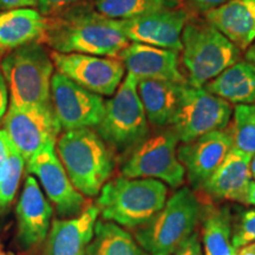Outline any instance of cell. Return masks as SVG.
Returning a JSON list of instances; mask_svg holds the SVG:
<instances>
[{"instance_id": "1", "label": "cell", "mask_w": 255, "mask_h": 255, "mask_svg": "<svg viewBox=\"0 0 255 255\" xmlns=\"http://www.w3.org/2000/svg\"><path fill=\"white\" fill-rule=\"evenodd\" d=\"M41 41L60 53L119 57L129 45L120 20L107 18L84 4L46 18Z\"/></svg>"}, {"instance_id": "2", "label": "cell", "mask_w": 255, "mask_h": 255, "mask_svg": "<svg viewBox=\"0 0 255 255\" xmlns=\"http://www.w3.org/2000/svg\"><path fill=\"white\" fill-rule=\"evenodd\" d=\"M167 196L162 181L122 176L104 184L96 206L104 221L133 229L150 221L164 207Z\"/></svg>"}, {"instance_id": "3", "label": "cell", "mask_w": 255, "mask_h": 255, "mask_svg": "<svg viewBox=\"0 0 255 255\" xmlns=\"http://www.w3.org/2000/svg\"><path fill=\"white\" fill-rule=\"evenodd\" d=\"M57 154L73 186L87 196L98 195L113 175V152L91 128L63 132Z\"/></svg>"}, {"instance_id": "4", "label": "cell", "mask_w": 255, "mask_h": 255, "mask_svg": "<svg viewBox=\"0 0 255 255\" xmlns=\"http://www.w3.org/2000/svg\"><path fill=\"white\" fill-rule=\"evenodd\" d=\"M202 207L189 188H181L163 208L136 229L135 240L149 255H173L196 232Z\"/></svg>"}, {"instance_id": "5", "label": "cell", "mask_w": 255, "mask_h": 255, "mask_svg": "<svg viewBox=\"0 0 255 255\" xmlns=\"http://www.w3.org/2000/svg\"><path fill=\"white\" fill-rule=\"evenodd\" d=\"M9 90V104L17 107L51 104V79L55 64L39 41L8 52L0 62Z\"/></svg>"}, {"instance_id": "6", "label": "cell", "mask_w": 255, "mask_h": 255, "mask_svg": "<svg viewBox=\"0 0 255 255\" xmlns=\"http://www.w3.org/2000/svg\"><path fill=\"white\" fill-rule=\"evenodd\" d=\"M138 79L128 73L111 100L96 131L105 144L119 154L131 152L149 136V122L138 95Z\"/></svg>"}, {"instance_id": "7", "label": "cell", "mask_w": 255, "mask_h": 255, "mask_svg": "<svg viewBox=\"0 0 255 255\" xmlns=\"http://www.w3.org/2000/svg\"><path fill=\"white\" fill-rule=\"evenodd\" d=\"M182 62L190 87L202 88L239 60L240 50L207 23H187L182 32Z\"/></svg>"}, {"instance_id": "8", "label": "cell", "mask_w": 255, "mask_h": 255, "mask_svg": "<svg viewBox=\"0 0 255 255\" xmlns=\"http://www.w3.org/2000/svg\"><path fill=\"white\" fill-rule=\"evenodd\" d=\"M178 137L173 129L148 136L128 156L122 175L129 178H154L177 188L183 183L186 169L177 156Z\"/></svg>"}, {"instance_id": "9", "label": "cell", "mask_w": 255, "mask_h": 255, "mask_svg": "<svg viewBox=\"0 0 255 255\" xmlns=\"http://www.w3.org/2000/svg\"><path fill=\"white\" fill-rule=\"evenodd\" d=\"M231 117L229 102L210 94L206 88L186 84L181 91L171 126L178 141L188 143L206 133L225 129Z\"/></svg>"}, {"instance_id": "10", "label": "cell", "mask_w": 255, "mask_h": 255, "mask_svg": "<svg viewBox=\"0 0 255 255\" xmlns=\"http://www.w3.org/2000/svg\"><path fill=\"white\" fill-rule=\"evenodd\" d=\"M12 145L27 162L43 146L56 144L60 130L52 104L17 107L9 104L2 120Z\"/></svg>"}, {"instance_id": "11", "label": "cell", "mask_w": 255, "mask_h": 255, "mask_svg": "<svg viewBox=\"0 0 255 255\" xmlns=\"http://www.w3.org/2000/svg\"><path fill=\"white\" fill-rule=\"evenodd\" d=\"M51 104L60 128L65 131L96 128L105 111L102 96L87 90L58 71L51 79Z\"/></svg>"}, {"instance_id": "12", "label": "cell", "mask_w": 255, "mask_h": 255, "mask_svg": "<svg viewBox=\"0 0 255 255\" xmlns=\"http://www.w3.org/2000/svg\"><path fill=\"white\" fill-rule=\"evenodd\" d=\"M50 56L58 72L94 94L113 96L122 84L126 66L116 57L57 51H52Z\"/></svg>"}, {"instance_id": "13", "label": "cell", "mask_w": 255, "mask_h": 255, "mask_svg": "<svg viewBox=\"0 0 255 255\" xmlns=\"http://www.w3.org/2000/svg\"><path fill=\"white\" fill-rule=\"evenodd\" d=\"M55 145L43 146L32 156L26 162L27 173L39 180L59 216L75 218L84 210L85 199L70 181L58 154L55 151Z\"/></svg>"}, {"instance_id": "14", "label": "cell", "mask_w": 255, "mask_h": 255, "mask_svg": "<svg viewBox=\"0 0 255 255\" xmlns=\"http://www.w3.org/2000/svg\"><path fill=\"white\" fill-rule=\"evenodd\" d=\"M189 14L180 7L164 8L129 20H120L127 38L136 43L182 51V32Z\"/></svg>"}, {"instance_id": "15", "label": "cell", "mask_w": 255, "mask_h": 255, "mask_svg": "<svg viewBox=\"0 0 255 255\" xmlns=\"http://www.w3.org/2000/svg\"><path fill=\"white\" fill-rule=\"evenodd\" d=\"M229 133L219 130L183 143L177 149V156L186 169L191 187L201 189L233 148Z\"/></svg>"}, {"instance_id": "16", "label": "cell", "mask_w": 255, "mask_h": 255, "mask_svg": "<svg viewBox=\"0 0 255 255\" xmlns=\"http://www.w3.org/2000/svg\"><path fill=\"white\" fill-rule=\"evenodd\" d=\"M52 206L44 196L37 180L28 174L17 205L18 241L31 248L45 240L51 227Z\"/></svg>"}, {"instance_id": "17", "label": "cell", "mask_w": 255, "mask_h": 255, "mask_svg": "<svg viewBox=\"0 0 255 255\" xmlns=\"http://www.w3.org/2000/svg\"><path fill=\"white\" fill-rule=\"evenodd\" d=\"M119 58L122 60L128 73H131L138 81L158 79L188 84L178 69L176 51L132 41L120 53Z\"/></svg>"}, {"instance_id": "18", "label": "cell", "mask_w": 255, "mask_h": 255, "mask_svg": "<svg viewBox=\"0 0 255 255\" xmlns=\"http://www.w3.org/2000/svg\"><path fill=\"white\" fill-rule=\"evenodd\" d=\"M100 215L97 206H89L70 219H55L47 234L44 255H85L94 238Z\"/></svg>"}, {"instance_id": "19", "label": "cell", "mask_w": 255, "mask_h": 255, "mask_svg": "<svg viewBox=\"0 0 255 255\" xmlns=\"http://www.w3.org/2000/svg\"><path fill=\"white\" fill-rule=\"evenodd\" d=\"M252 158L253 156L233 146L201 190L214 200H233L245 203L253 177Z\"/></svg>"}, {"instance_id": "20", "label": "cell", "mask_w": 255, "mask_h": 255, "mask_svg": "<svg viewBox=\"0 0 255 255\" xmlns=\"http://www.w3.org/2000/svg\"><path fill=\"white\" fill-rule=\"evenodd\" d=\"M205 15L206 20L239 50H246L254 43L255 0H229Z\"/></svg>"}, {"instance_id": "21", "label": "cell", "mask_w": 255, "mask_h": 255, "mask_svg": "<svg viewBox=\"0 0 255 255\" xmlns=\"http://www.w3.org/2000/svg\"><path fill=\"white\" fill-rule=\"evenodd\" d=\"M183 85L158 79H139L137 89L148 122L157 128L171 126Z\"/></svg>"}, {"instance_id": "22", "label": "cell", "mask_w": 255, "mask_h": 255, "mask_svg": "<svg viewBox=\"0 0 255 255\" xmlns=\"http://www.w3.org/2000/svg\"><path fill=\"white\" fill-rule=\"evenodd\" d=\"M46 18L33 8H13L0 13V49L14 50L40 40Z\"/></svg>"}, {"instance_id": "23", "label": "cell", "mask_w": 255, "mask_h": 255, "mask_svg": "<svg viewBox=\"0 0 255 255\" xmlns=\"http://www.w3.org/2000/svg\"><path fill=\"white\" fill-rule=\"evenodd\" d=\"M206 90L235 104L255 103V64L237 62L207 84Z\"/></svg>"}, {"instance_id": "24", "label": "cell", "mask_w": 255, "mask_h": 255, "mask_svg": "<svg viewBox=\"0 0 255 255\" xmlns=\"http://www.w3.org/2000/svg\"><path fill=\"white\" fill-rule=\"evenodd\" d=\"M203 255H237L232 245L233 218L227 207L216 208L206 207L202 209Z\"/></svg>"}, {"instance_id": "25", "label": "cell", "mask_w": 255, "mask_h": 255, "mask_svg": "<svg viewBox=\"0 0 255 255\" xmlns=\"http://www.w3.org/2000/svg\"><path fill=\"white\" fill-rule=\"evenodd\" d=\"M85 255H149L130 233L109 221H97Z\"/></svg>"}, {"instance_id": "26", "label": "cell", "mask_w": 255, "mask_h": 255, "mask_svg": "<svg viewBox=\"0 0 255 255\" xmlns=\"http://www.w3.org/2000/svg\"><path fill=\"white\" fill-rule=\"evenodd\" d=\"M178 7V0H95L94 8L114 20H129L142 15Z\"/></svg>"}, {"instance_id": "27", "label": "cell", "mask_w": 255, "mask_h": 255, "mask_svg": "<svg viewBox=\"0 0 255 255\" xmlns=\"http://www.w3.org/2000/svg\"><path fill=\"white\" fill-rule=\"evenodd\" d=\"M233 145L246 154L255 155V104H238L234 110Z\"/></svg>"}, {"instance_id": "28", "label": "cell", "mask_w": 255, "mask_h": 255, "mask_svg": "<svg viewBox=\"0 0 255 255\" xmlns=\"http://www.w3.org/2000/svg\"><path fill=\"white\" fill-rule=\"evenodd\" d=\"M24 164L25 159L23 156L19 154L17 149L11 143L8 174L5 180L0 182V214L9 208V206L13 202L24 171Z\"/></svg>"}, {"instance_id": "29", "label": "cell", "mask_w": 255, "mask_h": 255, "mask_svg": "<svg viewBox=\"0 0 255 255\" xmlns=\"http://www.w3.org/2000/svg\"><path fill=\"white\" fill-rule=\"evenodd\" d=\"M255 242V209L244 212L233 229L232 245L235 250Z\"/></svg>"}, {"instance_id": "30", "label": "cell", "mask_w": 255, "mask_h": 255, "mask_svg": "<svg viewBox=\"0 0 255 255\" xmlns=\"http://www.w3.org/2000/svg\"><path fill=\"white\" fill-rule=\"evenodd\" d=\"M87 1L88 0H37V6L39 13L49 18Z\"/></svg>"}, {"instance_id": "31", "label": "cell", "mask_w": 255, "mask_h": 255, "mask_svg": "<svg viewBox=\"0 0 255 255\" xmlns=\"http://www.w3.org/2000/svg\"><path fill=\"white\" fill-rule=\"evenodd\" d=\"M9 152H11V141L4 129H0V182L4 181L8 174Z\"/></svg>"}, {"instance_id": "32", "label": "cell", "mask_w": 255, "mask_h": 255, "mask_svg": "<svg viewBox=\"0 0 255 255\" xmlns=\"http://www.w3.org/2000/svg\"><path fill=\"white\" fill-rule=\"evenodd\" d=\"M173 255H203L199 233L194 232Z\"/></svg>"}, {"instance_id": "33", "label": "cell", "mask_w": 255, "mask_h": 255, "mask_svg": "<svg viewBox=\"0 0 255 255\" xmlns=\"http://www.w3.org/2000/svg\"><path fill=\"white\" fill-rule=\"evenodd\" d=\"M8 105V91H7V83L4 77L1 69H0V121L4 119V116L7 113Z\"/></svg>"}, {"instance_id": "34", "label": "cell", "mask_w": 255, "mask_h": 255, "mask_svg": "<svg viewBox=\"0 0 255 255\" xmlns=\"http://www.w3.org/2000/svg\"><path fill=\"white\" fill-rule=\"evenodd\" d=\"M189 1L196 9L206 13V12L210 11V9H214L219 7V6L226 4L229 0H189Z\"/></svg>"}, {"instance_id": "35", "label": "cell", "mask_w": 255, "mask_h": 255, "mask_svg": "<svg viewBox=\"0 0 255 255\" xmlns=\"http://www.w3.org/2000/svg\"><path fill=\"white\" fill-rule=\"evenodd\" d=\"M37 6V0H0V7L13 9Z\"/></svg>"}, {"instance_id": "36", "label": "cell", "mask_w": 255, "mask_h": 255, "mask_svg": "<svg viewBox=\"0 0 255 255\" xmlns=\"http://www.w3.org/2000/svg\"><path fill=\"white\" fill-rule=\"evenodd\" d=\"M245 203L255 206V182H253V181H252L250 183V187H248L247 196H246V201H245Z\"/></svg>"}, {"instance_id": "37", "label": "cell", "mask_w": 255, "mask_h": 255, "mask_svg": "<svg viewBox=\"0 0 255 255\" xmlns=\"http://www.w3.org/2000/svg\"><path fill=\"white\" fill-rule=\"evenodd\" d=\"M237 255H255V242L242 247Z\"/></svg>"}, {"instance_id": "38", "label": "cell", "mask_w": 255, "mask_h": 255, "mask_svg": "<svg viewBox=\"0 0 255 255\" xmlns=\"http://www.w3.org/2000/svg\"><path fill=\"white\" fill-rule=\"evenodd\" d=\"M246 58L248 62L255 64V40H254V43L252 44L250 47H248V50L246 52Z\"/></svg>"}, {"instance_id": "39", "label": "cell", "mask_w": 255, "mask_h": 255, "mask_svg": "<svg viewBox=\"0 0 255 255\" xmlns=\"http://www.w3.org/2000/svg\"><path fill=\"white\" fill-rule=\"evenodd\" d=\"M251 171H252V175H253V177L255 178V155L253 156V158H252V162H251Z\"/></svg>"}, {"instance_id": "40", "label": "cell", "mask_w": 255, "mask_h": 255, "mask_svg": "<svg viewBox=\"0 0 255 255\" xmlns=\"http://www.w3.org/2000/svg\"><path fill=\"white\" fill-rule=\"evenodd\" d=\"M0 255H5L4 253H2V252H0Z\"/></svg>"}]
</instances>
